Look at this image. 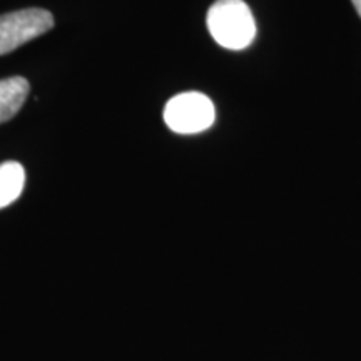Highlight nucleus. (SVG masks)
Listing matches in <instances>:
<instances>
[{
  "label": "nucleus",
  "mask_w": 361,
  "mask_h": 361,
  "mask_svg": "<svg viewBox=\"0 0 361 361\" xmlns=\"http://www.w3.org/2000/svg\"><path fill=\"white\" fill-rule=\"evenodd\" d=\"M207 29L221 47L241 51L256 37V22L245 0H218L207 12Z\"/></svg>",
  "instance_id": "1"
},
{
  "label": "nucleus",
  "mask_w": 361,
  "mask_h": 361,
  "mask_svg": "<svg viewBox=\"0 0 361 361\" xmlns=\"http://www.w3.org/2000/svg\"><path fill=\"white\" fill-rule=\"evenodd\" d=\"M216 121L214 104L201 92H184L166 104L164 123L178 134H197Z\"/></svg>",
  "instance_id": "2"
},
{
  "label": "nucleus",
  "mask_w": 361,
  "mask_h": 361,
  "mask_svg": "<svg viewBox=\"0 0 361 361\" xmlns=\"http://www.w3.org/2000/svg\"><path fill=\"white\" fill-rule=\"evenodd\" d=\"M52 27V13L44 8H22L0 16V56L13 52L20 45L51 30Z\"/></svg>",
  "instance_id": "3"
},
{
  "label": "nucleus",
  "mask_w": 361,
  "mask_h": 361,
  "mask_svg": "<svg viewBox=\"0 0 361 361\" xmlns=\"http://www.w3.org/2000/svg\"><path fill=\"white\" fill-rule=\"evenodd\" d=\"M351 2H353L356 12H358V16L361 17V0H351Z\"/></svg>",
  "instance_id": "6"
},
{
  "label": "nucleus",
  "mask_w": 361,
  "mask_h": 361,
  "mask_svg": "<svg viewBox=\"0 0 361 361\" xmlns=\"http://www.w3.org/2000/svg\"><path fill=\"white\" fill-rule=\"evenodd\" d=\"M25 186V171L19 162L0 164V209L19 200Z\"/></svg>",
  "instance_id": "5"
},
{
  "label": "nucleus",
  "mask_w": 361,
  "mask_h": 361,
  "mask_svg": "<svg viewBox=\"0 0 361 361\" xmlns=\"http://www.w3.org/2000/svg\"><path fill=\"white\" fill-rule=\"evenodd\" d=\"M29 82L24 78H8L0 80V124L11 121L24 106Z\"/></svg>",
  "instance_id": "4"
}]
</instances>
